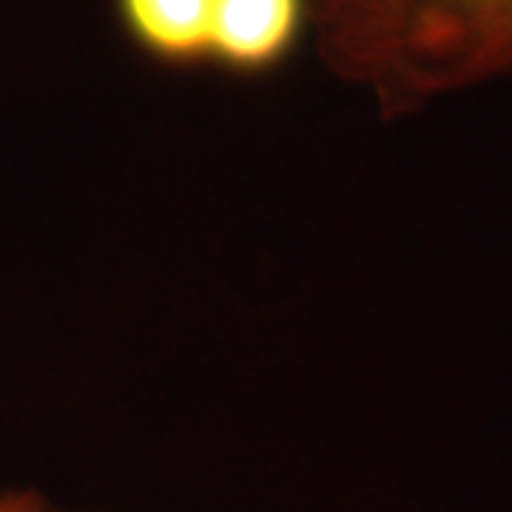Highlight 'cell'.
<instances>
[{
	"instance_id": "obj_1",
	"label": "cell",
	"mask_w": 512,
	"mask_h": 512,
	"mask_svg": "<svg viewBox=\"0 0 512 512\" xmlns=\"http://www.w3.org/2000/svg\"><path fill=\"white\" fill-rule=\"evenodd\" d=\"M311 29L387 120L512 74V0H311Z\"/></svg>"
},
{
	"instance_id": "obj_2",
	"label": "cell",
	"mask_w": 512,
	"mask_h": 512,
	"mask_svg": "<svg viewBox=\"0 0 512 512\" xmlns=\"http://www.w3.org/2000/svg\"><path fill=\"white\" fill-rule=\"evenodd\" d=\"M311 26V0H214L208 63L231 74L279 69Z\"/></svg>"
},
{
	"instance_id": "obj_3",
	"label": "cell",
	"mask_w": 512,
	"mask_h": 512,
	"mask_svg": "<svg viewBox=\"0 0 512 512\" xmlns=\"http://www.w3.org/2000/svg\"><path fill=\"white\" fill-rule=\"evenodd\" d=\"M126 35L165 66L208 63L214 0H114Z\"/></svg>"
},
{
	"instance_id": "obj_4",
	"label": "cell",
	"mask_w": 512,
	"mask_h": 512,
	"mask_svg": "<svg viewBox=\"0 0 512 512\" xmlns=\"http://www.w3.org/2000/svg\"><path fill=\"white\" fill-rule=\"evenodd\" d=\"M0 512H52L49 501L29 487L0 490Z\"/></svg>"
}]
</instances>
